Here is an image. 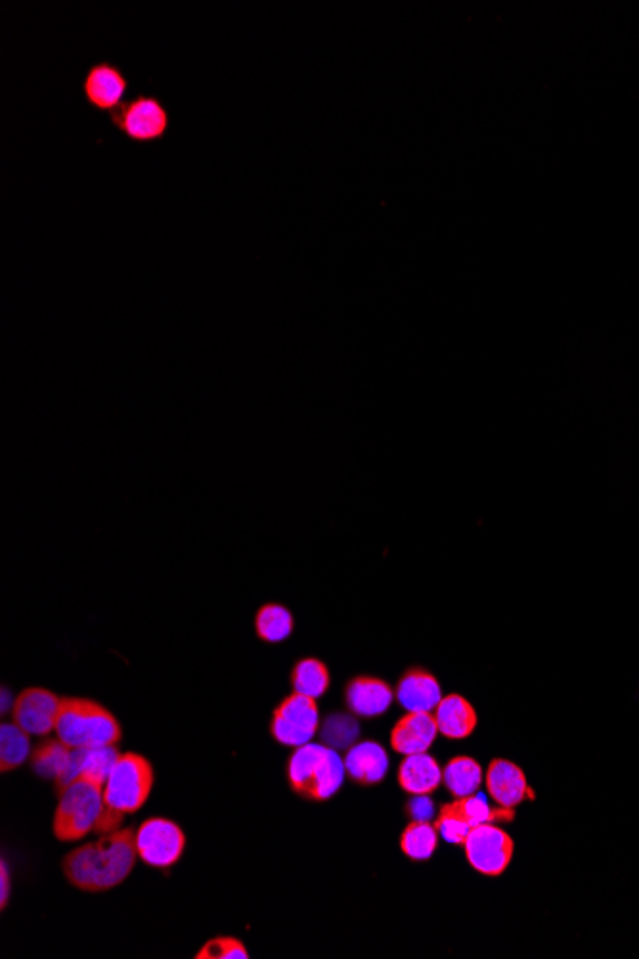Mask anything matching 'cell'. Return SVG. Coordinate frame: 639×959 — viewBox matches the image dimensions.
<instances>
[{
    "label": "cell",
    "mask_w": 639,
    "mask_h": 959,
    "mask_svg": "<svg viewBox=\"0 0 639 959\" xmlns=\"http://www.w3.org/2000/svg\"><path fill=\"white\" fill-rule=\"evenodd\" d=\"M54 732L71 749L116 747L123 739V728L116 715L84 698H62Z\"/></svg>",
    "instance_id": "cell-3"
},
{
    "label": "cell",
    "mask_w": 639,
    "mask_h": 959,
    "mask_svg": "<svg viewBox=\"0 0 639 959\" xmlns=\"http://www.w3.org/2000/svg\"><path fill=\"white\" fill-rule=\"evenodd\" d=\"M406 815L412 820L429 821L435 815L433 799L429 795H412V799L406 805Z\"/></svg>",
    "instance_id": "cell-29"
},
{
    "label": "cell",
    "mask_w": 639,
    "mask_h": 959,
    "mask_svg": "<svg viewBox=\"0 0 639 959\" xmlns=\"http://www.w3.org/2000/svg\"><path fill=\"white\" fill-rule=\"evenodd\" d=\"M487 791L503 808H517L525 799H537L521 768L506 759H495L488 765Z\"/></svg>",
    "instance_id": "cell-13"
},
{
    "label": "cell",
    "mask_w": 639,
    "mask_h": 959,
    "mask_svg": "<svg viewBox=\"0 0 639 959\" xmlns=\"http://www.w3.org/2000/svg\"><path fill=\"white\" fill-rule=\"evenodd\" d=\"M463 850L475 871L482 876L498 877L508 870L516 842L496 823H482L469 831L468 839L463 841Z\"/></svg>",
    "instance_id": "cell-9"
},
{
    "label": "cell",
    "mask_w": 639,
    "mask_h": 959,
    "mask_svg": "<svg viewBox=\"0 0 639 959\" xmlns=\"http://www.w3.org/2000/svg\"><path fill=\"white\" fill-rule=\"evenodd\" d=\"M31 757V733L12 722L0 726V772L8 773L26 765Z\"/></svg>",
    "instance_id": "cell-22"
},
{
    "label": "cell",
    "mask_w": 639,
    "mask_h": 959,
    "mask_svg": "<svg viewBox=\"0 0 639 959\" xmlns=\"http://www.w3.org/2000/svg\"><path fill=\"white\" fill-rule=\"evenodd\" d=\"M73 757V749L66 746L62 739H44L34 747L29 757L31 770L44 780H58L69 767V760Z\"/></svg>",
    "instance_id": "cell-21"
},
{
    "label": "cell",
    "mask_w": 639,
    "mask_h": 959,
    "mask_svg": "<svg viewBox=\"0 0 639 959\" xmlns=\"http://www.w3.org/2000/svg\"><path fill=\"white\" fill-rule=\"evenodd\" d=\"M286 776L293 793L323 802L341 789L347 770L336 749L323 743H304L289 757Z\"/></svg>",
    "instance_id": "cell-4"
},
{
    "label": "cell",
    "mask_w": 639,
    "mask_h": 959,
    "mask_svg": "<svg viewBox=\"0 0 639 959\" xmlns=\"http://www.w3.org/2000/svg\"><path fill=\"white\" fill-rule=\"evenodd\" d=\"M435 828L445 841L452 842V845H463V841L468 839L469 831L473 829L468 818L461 812L458 801L447 802L445 807L440 808L439 816L435 820Z\"/></svg>",
    "instance_id": "cell-27"
},
{
    "label": "cell",
    "mask_w": 639,
    "mask_h": 959,
    "mask_svg": "<svg viewBox=\"0 0 639 959\" xmlns=\"http://www.w3.org/2000/svg\"><path fill=\"white\" fill-rule=\"evenodd\" d=\"M433 715L440 736L447 739L458 741V739L469 738L477 728V712L473 705L460 693H450L440 699Z\"/></svg>",
    "instance_id": "cell-18"
},
{
    "label": "cell",
    "mask_w": 639,
    "mask_h": 959,
    "mask_svg": "<svg viewBox=\"0 0 639 959\" xmlns=\"http://www.w3.org/2000/svg\"><path fill=\"white\" fill-rule=\"evenodd\" d=\"M330 670H328L323 661L314 659V657L299 659L293 670H291L293 691L309 696V698H322L323 693L330 688Z\"/></svg>",
    "instance_id": "cell-23"
},
{
    "label": "cell",
    "mask_w": 639,
    "mask_h": 959,
    "mask_svg": "<svg viewBox=\"0 0 639 959\" xmlns=\"http://www.w3.org/2000/svg\"><path fill=\"white\" fill-rule=\"evenodd\" d=\"M395 698L408 712H433L445 696L435 675L421 667H412L399 678Z\"/></svg>",
    "instance_id": "cell-14"
},
{
    "label": "cell",
    "mask_w": 639,
    "mask_h": 959,
    "mask_svg": "<svg viewBox=\"0 0 639 959\" xmlns=\"http://www.w3.org/2000/svg\"><path fill=\"white\" fill-rule=\"evenodd\" d=\"M137 849L138 858L146 866L169 870L184 855V831L169 818L156 816L138 826Z\"/></svg>",
    "instance_id": "cell-8"
},
{
    "label": "cell",
    "mask_w": 639,
    "mask_h": 959,
    "mask_svg": "<svg viewBox=\"0 0 639 959\" xmlns=\"http://www.w3.org/2000/svg\"><path fill=\"white\" fill-rule=\"evenodd\" d=\"M442 783L455 799L469 797L479 791L482 783V768L477 760L466 755H458L442 768Z\"/></svg>",
    "instance_id": "cell-19"
},
{
    "label": "cell",
    "mask_w": 639,
    "mask_h": 959,
    "mask_svg": "<svg viewBox=\"0 0 639 959\" xmlns=\"http://www.w3.org/2000/svg\"><path fill=\"white\" fill-rule=\"evenodd\" d=\"M320 730V709L317 699L297 693L282 699L270 720V736L280 746L301 747L310 743Z\"/></svg>",
    "instance_id": "cell-7"
},
{
    "label": "cell",
    "mask_w": 639,
    "mask_h": 959,
    "mask_svg": "<svg viewBox=\"0 0 639 959\" xmlns=\"http://www.w3.org/2000/svg\"><path fill=\"white\" fill-rule=\"evenodd\" d=\"M196 959H248L249 952L246 945L236 937H214L201 946Z\"/></svg>",
    "instance_id": "cell-28"
},
{
    "label": "cell",
    "mask_w": 639,
    "mask_h": 959,
    "mask_svg": "<svg viewBox=\"0 0 639 959\" xmlns=\"http://www.w3.org/2000/svg\"><path fill=\"white\" fill-rule=\"evenodd\" d=\"M358 732H360V728H358L357 718L352 712L331 715L320 726V738H322L323 746L331 747V749H347L349 751L357 743Z\"/></svg>",
    "instance_id": "cell-25"
},
{
    "label": "cell",
    "mask_w": 639,
    "mask_h": 959,
    "mask_svg": "<svg viewBox=\"0 0 639 959\" xmlns=\"http://www.w3.org/2000/svg\"><path fill=\"white\" fill-rule=\"evenodd\" d=\"M442 783V768L429 752L406 755L399 767V786L408 795H431Z\"/></svg>",
    "instance_id": "cell-17"
},
{
    "label": "cell",
    "mask_w": 639,
    "mask_h": 959,
    "mask_svg": "<svg viewBox=\"0 0 639 959\" xmlns=\"http://www.w3.org/2000/svg\"><path fill=\"white\" fill-rule=\"evenodd\" d=\"M456 801L460 805L463 816L471 823V828H477V826H482V823L511 821L513 820V816H516V812H513L516 808L488 807L487 799L482 795H469V797H461V799H456Z\"/></svg>",
    "instance_id": "cell-26"
},
{
    "label": "cell",
    "mask_w": 639,
    "mask_h": 959,
    "mask_svg": "<svg viewBox=\"0 0 639 959\" xmlns=\"http://www.w3.org/2000/svg\"><path fill=\"white\" fill-rule=\"evenodd\" d=\"M137 860V831L116 829L63 856L62 870L69 885L94 895L124 883Z\"/></svg>",
    "instance_id": "cell-1"
},
{
    "label": "cell",
    "mask_w": 639,
    "mask_h": 959,
    "mask_svg": "<svg viewBox=\"0 0 639 959\" xmlns=\"http://www.w3.org/2000/svg\"><path fill=\"white\" fill-rule=\"evenodd\" d=\"M345 770L357 786H378L386 780L389 757L383 746L373 739L358 741L345 755Z\"/></svg>",
    "instance_id": "cell-15"
},
{
    "label": "cell",
    "mask_w": 639,
    "mask_h": 959,
    "mask_svg": "<svg viewBox=\"0 0 639 959\" xmlns=\"http://www.w3.org/2000/svg\"><path fill=\"white\" fill-rule=\"evenodd\" d=\"M110 121L116 131L134 144H152L166 139L171 113L158 94L137 92L111 113Z\"/></svg>",
    "instance_id": "cell-6"
},
{
    "label": "cell",
    "mask_w": 639,
    "mask_h": 959,
    "mask_svg": "<svg viewBox=\"0 0 639 959\" xmlns=\"http://www.w3.org/2000/svg\"><path fill=\"white\" fill-rule=\"evenodd\" d=\"M395 701L391 683L378 677H355L345 686V705L355 717L376 718L386 715Z\"/></svg>",
    "instance_id": "cell-12"
},
{
    "label": "cell",
    "mask_w": 639,
    "mask_h": 959,
    "mask_svg": "<svg viewBox=\"0 0 639 959\" xmlns=\"http://www.w3.org/2000/svg\"><path fill=\"white\" fill-rule=\"evenodd\" d=\"M129 92V79L116 63L98 60L84 71L83 97L92 110L111 116L123 104Z\"/></svg>",
    "instance_id": "cell-10"
},
{
    "label": "cell",
    "mask_w": 639,
    "mask_h": 959,
    "mask_svg": "<svg viewBox=\"0 0 639 959\" xmlns=\"http://www.w3.org/2000/svg\"><path fill=\"white\" fill-rule=\"evenodd\" d=\"M60 705H62V698H58L54 691L28 688L16 698L12 705V718L26 732L42 738L54 732Z\"/></svg>",
    "instance_id": "cell-11"
},
{
    "label": "cell",
    "mask_w": 639,
    "mask_h": 959,
    "mask_svg": "<svg viewBox=\"0 0 639 959\" xmlns=\"http://www.w3.org/2000/svg\"><path fill=\"white\" fill-rule=\"evenodd\" d=\"M0 877H2V902H0V906L4 910L8 906V898H10V881H12L10 879V871H8L7 860L0 862Z\"/></svg>",
    "instance_id": "cell-30"
},
{
    "label": "cell",
    "mask_w": 639,
    "mask_h": 959,
    "mask_svg": "<svg viewBox=\"0 0 639 959\" xmlns=\"http://www.w3.org/2000/svg\"><path fill=\"white\" fill-rule=\"evenodd\" d=\"M152 762L140 752H119L110 776L103 783V801L113 815H134L152 795Z\"/></svg>",
    "instance_id": "cell-5"
},
{
    "label": "cell",
    "mask_w": 639,
    "mask_h": 959,
    "mask_svg": "<svg viewBox=\"0 0 639 959\" xmlns=\"http://www.w3.org/2000/svg\"><path fill=\"white\" fill-rule=\"evenodd\" d=\"M293 628H296L293 613L282 603L270 601L254 613V635L259 636L262 642H283L293 635Z\"/></svg>",
    "instance_id": "cell-20"
},
{
    "label": "cell",
    "mask_w": 639,
    "mask_h": 959,
    "mask_svg": "<svg viewBox=\"0 0 639 959\" xmlns=\"http://www.w3.org/2000/svg\"><path fill=\"white\" fill-rule=\"evenodd\" d=\"M102 778L79 773L76 780L58 793L60 801L56 807L52 831L58 841L73 842L97 833H111L121 826L124 816L113 815L103 801Z\"/></svg>",
    "instance_id": "cell-2"
},
{
    "label": "cell",
    "mask_w": 639,
    "mask_h": 959,
    "mask_svg": "<svg viewBox=\"0 0 639 959\" xmlns=\"http://www.w3.org/2000/svg\"><path fill=\"white\" fill-rule=\"evenodd\" d=\"M437 733H439V726L433 712H406L392 728V751L405 757L427 752L429 747L433 746Z\"/></svg>",
    "instance_id": "cell-16"
},
{
    "label": "cell",
    "mask_w": 639,
    "mask_h": 959,
    "mask_svg": "<svg viewBox=\"0 0 639 959\" xmlns=\"http://www.w3.org/2000/svg\"><path fill=\"white\" fill-rule=\"evenodd\" d=\"M439 845V831L431 821L412 820L400 836V850L410 860L426 862L435 855Z\"/></svg>",
    "instance_id": "cell-24"
}]
</instances>
